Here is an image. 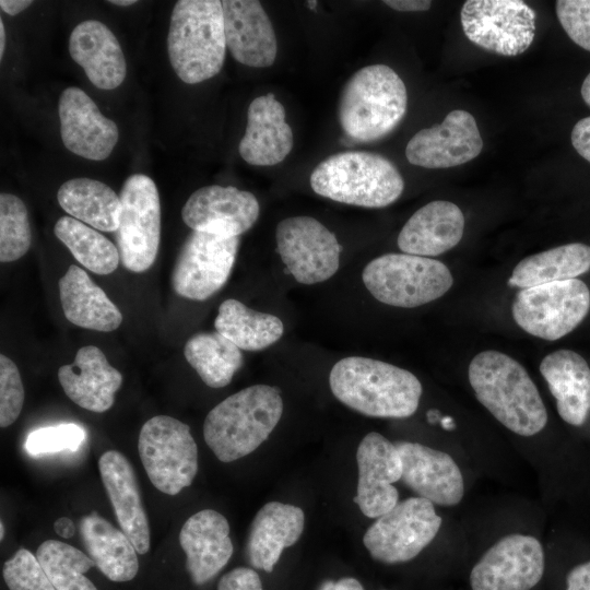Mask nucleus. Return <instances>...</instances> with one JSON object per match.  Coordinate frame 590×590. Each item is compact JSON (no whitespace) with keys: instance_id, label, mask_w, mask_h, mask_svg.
Instances as JSON below:
<instances>
[{"instance_id":"obj_20","label":"nucleus","mask_w":590,"mask_h":590,"mask_svg":"<svg viewBox=\"0 0 590 590\" xmlns=\"http://www.w3.org/2000/svg\"><path fill=\"white\" fill-rule=\"evenodd\" d=\"M401 460V480L420 497L440 506L460 503L464 494L463 476L446 452L418 442H394Z\"/></svg>"},{"instance_id":"obj_17","label":"nucleus","mask_w":590,"mask_h":590,"mask_svg":"<svg viewBox=\"0 0 590 590\" xmlns=\"http://www.w3.org/2000/svg\"><path fill=\"white\" fill-rule=\"evenodd\" d=\"M259 213V202L251 192L219 185L199 188L181 209L182 221L192 231L223 237L244 234Z\"/></svg>"},{"instance_id":"obj_3","label":"nucleus","mask_w":590,"mask_h":590,"mask_svg":"<svg viewBox=\"0 0 590 590\" xmlns=\"http://www.w3.org/2000/svg\"><path fill=\"white\" fill-rule=\"evenodd\" d=\"M283 400L276 387L253 385L227 397L205 416L203 437L215 457L232 462L255 451L278 425Z\"/></svg>"},{"instance_id":"obj_42","label":"nucleus","mask_w":590,"mask_h":590,"mask_svg":"<svg viewBox=\"0 0 590 590\" xmlns=\"http://www.w3.org/2000/svg\"><path fill=\"white\" fill-rule=\"evenodd\" d=\"M557 19L569 38L590 51V0H558Z\"/></svg>"},{"instance_id":"obj_4","label":"nucleus","mask_w":590,"mask_h":590,"mask_svg":"<svg viewBox=\"0 0 590 590\" xmlns=\"http://www.w3.org/2000/svg\"><path fill=\"white\" fill-rule=\"evenodd\" d=\"M222 1L179 0L167 36L170 66L178 78L196 84L216 75L225 61Z\"/></svg>"},{"instance_id":"obj_24","label":"nucleus","mask_w":590,"mask_h":590,"mask_svg":"<svg viewBox=\"0 0 590 590\" xmlns=\"http://www.w3.org/2000/svg\"><path fill=\"white\" fill-rule=\"evenodd\" d=\"M59 382L68 396L79 406L103 413L115 402V393L122 384V375L107 361L95 345L81 347L71 364L58 369Z\"/></svg>"},{"instance_id":"obj_50","label":"nucleus","mask_w":590,"mask_h":590,"mask_svg":"<svg viewBox=\"0 0 590 590\" xmlns=\"http://www.w3.org/2000/svg\"><path fill=\"white\" fill-rule=\"evenodd\" d=\"M581 96L585 103L590 107V73L586 76L581 85Z\"/></svg>"},{"instance_id":"obj_49","label":"nucleus","mask_w":590,"mask_h":590,"mask_svg":"<svg viewBox=\"0 0 590 590\" xmlns=\"http://www.w3.org/2000/svg\"><path fill=\"white\" fill-rule=\"evenodd\" d=\"M54 529L56 533L63 539H70L75 532L74 523L68 517L57 519L54 523Z\"/></svg>"},{"instance_id":"obj_16","label":"nucleus","mask_w":590,"mask_h":590,"mask_svg":"<svg viewBox=\"0 0 590 590\" xmlns=\"http://www.w3.org/2000/svg\"><path fill=\"white\" fill-rule=\"evenodd\" d=\"M483 140L475 118L467 110H451L439 125L424 128L408 142L405 156L415 166L450 168L475 158Z\"/></svg>"},{"instance_id":"obj_56","label":"nucleus","mask_w":590,"mask_h":590,"mask_svg":"<svg viewBox=\"0 0 590 590\" xmlns=\"http://www.w3.org/2000/svg\"><path fill=\"white\" fill-rule=\"evenodd\" d=\"M307 5L309 9H315L317 7V1H307Z\"/></svg>"},{"instance_id":"obj_51","label":"nucleus","mask_w":590,"mask_h":590,"mask_svg":"<svg viewBox=\"0 0 590 590\" xmlns=\"http://www.w3.org/2000/svg\"><path fill=\"white\" fill-rule=\"evenodd\" d=\"M4 47H5V31H4L2 19H0V59L3 56Z\"/></svg>"},{"instance_id":"obj_12","label":"nucleus","mask_w":590,"mask_h":590,"mask_svg":"<svg viewBox=\"0 0 590 590\" xmlns=\"http://www.w3.org/2000/svg\"><path fill=\"white\" fill-rule=\"evenodd\" d=\"M460 16L468 39L496 55L518 56L534 38L535 12L520 0H468Z\"/></svg>"},{"instance_id":"obj_40","label":"nucleus","mask_w":590,"mask_h":590,"mask_svg":"<svg viewBox=\"0 0 590 590\" xmlns=\"http://www.w3.org/2000/svg\"><path fill=\"white\" fill-rule=\"evenodd\" d=\"M3 578L10 590H56L36 555L24 547L4 563Z\"/></svg>"},{"instance_id":"obj_33","label":"nucleus","mask_w":590,"mask_h":590,"mask_svg":"<svg viewBox=\"0 0 590 590\" xmlns=\"http://www.w3.org/2000/svg\"><path fill=\"white\" fill-rule=\"evenodd\" d=\"M590 270V246L570 243L522 259L508 280L522 288L576 279Z\"/></svg>"},{"instance_id":"obj_30","label":"nucleus","mask_w":590,"mask_h":590,"mask_svg":"<svg viewBox=\"0 0 590 590\" xmlns=\"http://www.w3.org/2000/svg\"><path fill=\"white\" fill-rule=\"evenodd\" d=\"M66 318L73 324L110 332L121 324L122 315L106 293L78 266H70L58 282Z\"/></svg>"},{"instance_id":"obj_36","label":"nucleus","mask_w":590,"mask_h":590,"mask_svg":"<svg viewBox=\"0 0 590 590\" xmlns=\"http://www.w3.org/2000/svg\"><path fill=\"white\" fill-rule=\"evenodd\" d=\"M54 233L90 271L106 275L117 269L120 261L117 246L85 223L72 216H61Z\"/></svg>"},{"instance_id":"obj_45","label":"nucleus","mask_w":590,"mask_h":590,"mask_svg":"<svg viewBox=\"0 0 590 590\" xmlns=\"http://www.w3.org/2000/svg\"><path fill=\"white\" fill-rule=\"evenodd\" d=\"M566 590H590V560L575 566L566 577Z\"/></svg>"},{"instance_id":"obj_9","label":"nucleus","mask_w":590,"mask_h":590,"mask_svg":"<svg viewBox=\"0 0 590 590\" xmlns=\"http://www.w3.org/2000/svg\"><path fill=\"white\" fill-rule=\"evenodd\" d=\"M590 309V291L579 279L522 288L512 303L515 322L527 333L547 341L571 332Z\"/></svg>"},{"instance_id":"obj_54","label":"nucleus","mask_w":590,"mask_h":590,"mask_svg":"<svg viewBox=\"0 0 590 590\" xmlns=\"http://www.w3.org/2000/svg\"><path fill=\"white\" fill-rule=\"evenodd\" d=\"M108 2L116 5H122V7L132 5L137 3L135 0H110Z\"/></svg>"},{"instance_id":"obj_19","label":"nucleus","mask_w":590,"mask_h":590,"mask_svg":"<svg viewBox=\"0 0 590 590\" xmlns=\"http://www.w3.org/2000/svg\"><path fill=\"white\" fill-rule=\"evenodd\" d=\"M58 114L61 139L70 152L92 161L109 156L119 138L118 127L84 91L76 86L66 88L59 98Z\"/></svg>"},{"instance_id":"obj_22","label":"nucleus","mask_w":590,"mask_h":590,"mask_svg":"<svg viewBox=\"0 0 590 590\" xmlns=\"http://www.w3.org/2000/svg\"><path fill=\"white\" fill-rule=\"evenodd\" d=\"M186 554V567L196 585L216 576L233 555L227 519L213 509H203L189 517L179 532Z\"/></svg>"},{"instance_id":"obj_47","label":"nucleus","mask_w":590,"mask_h":590,"mask_svg":"<svg viewBox=\"0 0 590 590\" xmlns=\"http://www.w3.org/2000/svg\"><path fill=\"white\" fill-rule=\"evenodd\" d=\"M319 590H364L361 582L355 578L345 577L338 581L327 580L321 583Z\"/></svg>"},{"instance_id":"obj_41","label":"nucleus","mask_w":590,"mask_h":590,"mask_svg":"<svg viewBox=\"0 0 590 590\" xmlns=\"http://www.w3.org/2000/svg\"><path fill=\"white\" fill-rule=\"evenodd\" d=\"M24 402V388L15 363L0 355V426L8 427L19 417Z\"/></svg>"},{"instance_id":"obj_53","label":"nucleus","mask_w":590,"mask_h":590,"mask_svg":"<svg viewBox=\"0 0 590 590\" xmlns=\"http://www.w3.org/2000/svg\"><path fill=\"white\" fill-rule=\"evenodd\" d=\"M439 423L446 430H452L456 427V424L450 416H442Z\"/></svg>"},{"instance_id":"obj_13","label":"nucleus","mask_w":590,"mask_h":590,"mask_svg":"<svg viewBox=\"0 0 590 590\" xmlns=\"http://www.w3.org/2000/svg\"><path fill=\"white\" fill-rule=\"evenodd\" d=\"M238 237L192 231L184 241L170 274L174 292L187 299L205 300L229 278Z\"/></svg>"},{"instance_id":"obj_7","label":"nucleus","mask_w":590,"mask_h":590,"mask_svg":"<svg viewBox=\"0 0 590 590\" xmlns=\"http://www.w3.org/2000/svg\"><path fill=\"white\" fill-rule=\"evenodd\" d=\"M362 280L380 303L414 308L444 296L453 278L441 261L409 253H385L369 261Z\"/></svg>"},{"instance_id":"obj_35","label":"nucleus","mask_w":590,"mask_h":590,"mask_svg":"<svg viewBox=\"0 0 590 590\" xmlns=\"http://www.w3.org/2000/svg\"><path fill=\"white\" fill-rule=\"evenodd\" d=\"M185 358L211 388L227 386L243 364L241 350L219 332H199L184 349Z\"/></svg>"},{"instance_id":"obj_46","label":"nucleus","mask_w":590,"mask_h":590,"mask_svg":"<svg viewBox=\"0 0 590 590\" xmlns=\"http://www.w3.org/2000/svg\"><path fill=\"white\" fill-rule=\"evenodd\" d=\"M384 3L400 12L427 11L432 5L429 0H386Z\"/></svg>"},{"instance_id":"obj_34","label":"nucleus","mask_w":590,"mask_h":590,"mask_svg":"<svg viewBox=\"0 0 590 590\" xmlns=\"http://www.w3.org/2000/svg\"><path fill=\"white\" fill-rule=\"evenodd\" d=\"M215 331L244 351H261L281 339L282 320L271 314L253 310L241 302L224 300L214 320Z\"/></svg>"},{"instance_id":"obj_37","label":"nucleus","mask_w":590,"mask_h":590,"mask_svg":"<svg viewBox=\"0 0 590 590\" xmlns=\"http://www.w3.org/2000/svg\"><path fill=\"white\" fill-rule=\"evenodd\" d=\"M36 558L56 590H97L84 576L95 562L76 547L56 540L43 542Z\"/></svg>"},{"instance_id":"obj_11","label":"nucleus","mask_w":590,"mask_h":590,"mask_svg":"<svg viewBox=\"0 0 590 590\" xmlns=\"http://www.w3.org/2000/svg\"><path fill=\"white\" fill-rule=\"evenodd\" d=\"M441 518L434 504L423 497H411L398 503L377 518L363 536L371 557L398 564L413 559L437 535Z\"/></svg>"},{"instance_id":"obj_14","label":"nucleus","mask_w":590,"mask_h":590,"mask_svg":"<svg viewBox=\"0 0 590 590\" xmlns=\"http://www.w3.org/2000/svg\"><path fill=\"white\" fill-rule=\"evenodd\" d=\"M278 252L296 282L321 283L335 274L341 245L322 223L307 215L291 216L276 225Z\"/></svg>"},{"instance_id":"obj_2","label":"nucleus","mask_w":590,"mask_h":590,"mask_svg":"<svg viewBox=\"0 0 590 590\" xmlns=\"http://www.w3.org/2000/svg\"><path fill=\"white\" fill-rule=\"evenodd\" d=\"M476 399L505 427L533 436L547 423L539 390L524 367L509 355L487 350L476 354L468 370Z\"/></svg>"},{"instance_id":"obj_25","label":"nucleus","mask_w":590,"mask_h":590,"mask_svg":"<svg viewBox=\"0 0 590 590\" xmlns=\"http://www.w3.org/2000/svg\"><path fill=\"white\" fill-rule=\"evenodd\" d=\"M293 143L285 109L274 94L256 97L248 107L246 131L238 148L243 160L255 166H272L288 155Z\"/></svg>"},{"instance_id":"obj_23","label":"nucleus","mask_w":590,"mask_h":590,"mask_svg":"<svg viewBox=\"0 0 590 590\" xmlns=\"http://www.w3.org/2000/svg\"><path fill=\"white\" fill-rule=\"evenodd\" d=\"M98 469L121 530L138 554L148 553L151 531L132 464L121 452L109 450L101 456Z\"/></svg>"},{"instance_id":"obj_15","label":"nucleus","mask_w":590,"mask_h":590,"mask_svg":"<svg viewBox=\"0 0 590 590\" xmlns=\"http://www.w3.org/2000/svg\"><path fill=\"white\" fill-rule=\"evenodd\" d=\"M544 573V552L531 535L509 534L492 545L470 574L472 590H530Z\"/></svg>"},{"instance_id":"obj_44","label":"nucleus","mask_w":590,"mask_h":590,"mask_svg":"<svg viewBox=\"0 0 590 590\" xmlns=\"http://www.w3.org/2000/svg\"><path fill=\"white\" fill-rule=\"evenodd\" d=\"M570 139L577 153L590 163V116L574 126Z\"/></svg>"},{"instance_id":"obj_39","label":"nucleus","mask_w":590,"mask_h":590,"mask_svg":"<svg viewBox=\"0 0 590 590\" xmlns=\"http://www.w3.org/2000/svg\"><path fill=\"white\" fill-rule=\"evenodd\" d=\"M85 439V430L73 423L46 426L33 430L26 438L25 449L32 456L63 450L75 451Z\"/></svg>"},{"instance_id":"obj_8","label":"nucleus","mask_w":590,"mask_h":590,"mask_svg":"<svg viewBox=\"0 0 590 590\" xmlns=\"http://www.w3.org/2000/svg\"><path fill=\"white\" fill-rule=\"evenodd\" d=\"M138 450L151 483L176 495L191 485L198 472V448L187 424L168 415L148 420L139 434Z\"/></svg>"},{"instance_id":"obj_6","label":"nucleus","mask_w":590,"mask_h":590,"mask_svg":"<svg viewBox=\"0 0 590 590\" xmlns=\"http://www.w3.org/2000/svg\"><path fill=\"white\" fill-rule=\"evenodd\" d=\"M310 186L317 194L333 201L377 209L400 198L404 180L384 155L347 151L320 162L310 175Z\"/></svg>"},{"instance_id":"obj_32","label":"nucleus","mask_w":590,"mask_h":590,"mask_svg":"<svg viewBox=\"0 0 590 590\" xmlns=\"http://www.w3.org/2000/svg\"><path fill=\"white\" fill-rule=\"evenodd\" d=\"M60 206L72 217L102 232L119 227L121 201L106 184L91 178H72L57 192Z\"/></svg>"},{"instance_id":"obj_18","label":"nucleus","mask_w":590,"mask_h":590,"mask_svg":"<svg viewBox=\"0 0 590 590\" xmlns=\"http://www.w3.org/2000/svg\"><path fill=\"white\" fill-rule=\"evenodd\" d=\"M356 461L358 482L354 502L364 516L378 518L398 504L399 493L393 483L402 476L400 453L394 442L371 432L359 442Z\"/></svg>"},{"instance_id":"obj_29","label":"nucleus","mask_w":590,"mask_h":590,"mask_svg":"<svg viewBox=\"0 0 590 590\" xmlns=\"http://www.w3.org/2000/svg\"><path fill=\"white\" fill-rule=\"evenodd\" d=\"M540 371L559 416L570 425H582L590 414V367L586 359L571 350H557L541 361Z\"/></svg>"},{"instance_id":"obj_26","label":"nucleus","mask_w":590,"mask_h":590,"mask_svg":"<svg viewBox=\"0 0 590 590\" xmlns=\"http://www.w3.org/2000/svg\"><path fill=\"white\" fill-rule=\"evenodd\" d=\"M69 52L97 88L114 90L126 78L127 63L121 46L114 33L99 21L86 20L73 28Z\"/></svg>"},{"instance_id":"obj_27","label":"nucleus","mask_w":590,"mask_h":590,"mask_svg":"<svg viewBox=\"0 0 590 590\" xmlns=\"http://www.w3.org/2000/svg\"><path fill=\"white\" fill-rule=\"evenodd\" d=\"M464 231V215L449 201L435 200L420 208L404 224L398 247L409 255L439 256L459 244Z\"/></svg>"},{"instance_id":"obj_28","label":"nucleus","mask_w":590,"mask_h":590,"mask_svg":"<svg viewBox=\"0 0 590 590\" xmlns=\"http://www.w3.org/2000/svg\"><path fill=\"white\" fill-rule=\"evenodd\" d=\"M304 512L294 505L266 504L253 518L246 544L249 564L271 573L285 547L294 545L304 530Z\"/></svg>"},{"instance_id":"obj_21","label":"nucleus","mask_w":590,"mask_h":590,"mask_svg":"<svg viewBox=\"0 0 590 590\" xmlns=\"http://www.w3.org/2000/svg\"><path fill=\"white\" fill-rule=\"evenodd\" d=\"M226 46L236 61L255 68L273 64L278 43L272 23L256 0L222 1Z\"/></svg>"},{"instance_id":"obj_31","label":"nucleus","mask_w":590,"mask_h":590,"mask_svg":"<svg viewBox=\"0 0 590 590\" xmlns=\"http://www.w3.org/2000/svg\"><path fill=\"white\" fill-rule=\"evenodd\" d=\"M80 534L88 556L109 580L125 582L137 576L138 552L122 530L93 511L80 519Z\"/></svg>"},{"instance_id":"obj_43","label":"nucleus","mask_w":590,"mask_h":590,"mask_svg":"<svg viewBox=\"0 0 590 590\" xmlns=\"http://www.w3.org/2000/svg\"><path fill=\"white\" fill-rule=\"evenodd\" d=\"M217 590H263L259 575L251 568L237 567L219 581Z\"/></svg>"},{"instance_id":"obj_5","label":"nucleus","mask_w":590,"mask_h":590,"mask_svg":"<svg viewBox=\"0 0 590 590\" xmlns=\"http://www.w3.org/2000/svg\"><path fill=\"white\" fill-rule=\"evenodd\" d=\"M408 107L404 82L389 66L370 64L344 84L338 107L344 133L358 142L377 141L402 121Z\"/></svg>"},{"instance_id":"obj_38","label":"nucleus","mask_w":590,"mask_h":590,"mask_svg":"<svg viewBox=\"0 0 590 590\" xmlns=\"http://www.w3.org/2000/svg\"><path fill=\"white\" fill-rule=\"evenodd\" d=\"M32 234L24 202L16 196L0 194V261L12 262L30 249Z\"/></svg>"},{"instance_id":"obj_10","label":"nucleus","mask_w":590,"mask_h":590,"mask_svg":"<svg viewBox=\"0 0 590 590\" xmlns=\"http://www.w3.org/2000/svg\"><path fill=\"white\" fill-rule=\"evenodd\" d=\"M119 198L121 213L116 243L122 266L141 273L154 263L161 239V203L155 182L144 174L130 175Z\"/></svg>"},{"instance_id":"obj_1","label":"nucleus","mask_w":590,"mask_h":590,"mask_svg":"<svg viewBox=\"0 0 590 590\" xmlns=\"http://www.w3.org/2000/svg\"><path fill=\"white\" fill-rule=\"evenodd\" d=\"M334 397L370 417L404 418L418 408L422 385L411 371L364 356L337 362L329 374Z\"/></svg>"},{"instance_id":"obj_52","label":"nucleus","mask_w":590,"mask_h":590,"mask_svg":"<svg viewBox=\"0 0 590 590\" xmlns=\"http://www.w3.org/2000/svg\"><path fill=\"white\" fill-rule=\"evenodd\" d=\"M426 416H427L428 423H430V424H435L437 422H440V420L442 417L440 415L439 411H437V410H429L427 412Z\"/></svg>"},{"instance_id":"obj_48","label":"nucleus","mask_w":590,"mask_h":590,"mask_svg":"<svg viewBox=\"0 0 590 590\" xmlns=\"http://www.w3.org/2000/svg\"><path fill=\"white\" fill-rule=\"evenodd\" d=\"M32 3L33 1L31 0H1L0 8L9 15H16L27 9Z\"/></svg>"},{"instance_id":"obj_55","label":"nucleus","mask_w":590,"mask_h":590,"mask_svg":"<svg viewBox=\"0 0 590 590\" xmlns=\"http://www.w3.org/2000/svg\"><path fill=\"white\" fill-rule=\"evenodd\" d=\"M4 536V523L3 521L0 522V539L3 540Z\"/></svg>"}]
</instances>
